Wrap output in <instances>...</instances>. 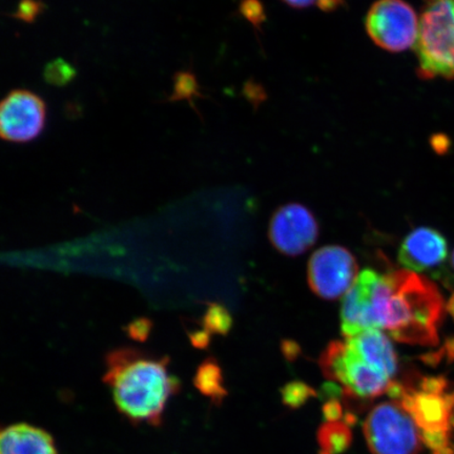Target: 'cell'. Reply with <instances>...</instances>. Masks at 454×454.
I'll list each match as a JSON object with an SVG mask.
<instances>
[{"label":"cell","instance_id":"8992f818","mask_svg":"<svg viewBox=\"0 0 454 454\" xmlns=\"http://www.w3.org/2000/svg\"><path fill=\"white\" fill-rule=\"evenodd\" d=\"M399 404L421 431L453 435L454 390L444 378H424L419 388L407 387Z\"/></svg>","mask_w":454,"mask_h":454},{"label":"cell","instance_id":"4fadbf2b","mask_svg":"<svg viewBox=\"0 0 454 454\" xmlns=\"http://www.w3.org/2000/svg\"><path fill=\"white\" fill-rule=\"evenodd\" d=\"M346 342L368 365L376 368L390 380L395 376L399 361L393 343L381 329H367L348 339Z\"/></svg>","mask_w":454,"mask_h":454},{"label":"cell","instance_id":"44dd1931","mask_svg":"<svg viewBox=\"0 0 454 454\" xmlns=\"http://www.w3.org/2000/svg\"><path fill=\"white\" fill-rule=\"evenodd\" d=\"M281 395L284 404L293 410L303 406L311 397L317 396L314 388L301 381H294L284 386Z\"/></svg>","mask_w":454,"mask_h":454},{"label":"cell","instance_id":"ffe728a7","mask_svg":"<svg viewBox=\"0 0 454 454\" xmlns=\"http://www.w3.org/2000/svg\"><path fill=\"white\" fill-rule=\"evenodd\" d=\"M43 75L48 84L64 88L76 77L77 71L64 59H56L44 67Z\"/></svg>","mask_w":454,"mask_h":454},{"label":"cell","instance_id":"7a4b0ae2","mask_svg":"<svg viewBox=\"0 0 454 454\" xmlns=\"http://www.w3.org/2000/svg\"><path fill=\"white\" fill-rule=\"evenodd\" d=\"M372 309L378 328L387 331L397 342L439 343L444 300L427 278L407 270L380 276L373 288Z\"/></svg>","mask_w":454,"mask_h":454},{"label":"cell","instance_id":"f546056e","mask_svg":"<svg viewBox=\"0 0 454 454\" xmlns=\"http://www.w3.org/2000/svg\"><path fill=\"white\" fill-rule=\"evenodd\" d=\"M452 264H453V268H454V253H453V255H452Z\"/></svg>","mask_w":454,"mask_h":454},{"label":"cell","instance_id":"d6986e66","mask_svg":"<svg viewBox=\"0 0 454 454\" xmlns=\"http://www.w3.org/2000/svg\"><path fill=\"white\" fill-rule=\"evenodd\" d=\"M202 326L211 334L227 336L232 327V317L225 306L211 303L202 317Z\"/></svg>","mask_w":454,"mask_h":454},{"label":"cell","instance_id":"ac0fdd59","mask_svg":"<svg viewBox=\"0 0 454 454\" xmlns=\"http://www.w3.org/2000/svg\"><path fill=\"white\" fill-rule=\"evenodd\" d=\"M348 345L340 340H333L320 356V367L323 374L334 382H340L343 377L345 356Z\"/></svg>","mask_w":454,"mask_h":454},{"label":"cell","instance_id":"5bb4252c","mask_svg":"<svg viewBox=\"0 0 454 454\" xmlns=\"http://www.w3.org/2000/svg\"><path fill=\"white\" fill-rule=\"evenodd\" d=\"M0 454H59V450L47 430L27 423H16L3 429Z\"/></svg>","mask_w":454,"mask_h":454},{"label":"cell","instance_id":"484cf974","mask_svg":"<svg viewBox=\"0 0 454 454\" xmlns=\"http://www.w3.org/2000/svg\"><path fill=\"white\" fill-rule=\"evenodd\" d=\"M189 338L192 346L197 349H207L211 344L212 334L201 329L189 333Z\"/></svg>","mask_w":454,"mask_h":454},{"label":"cell","instance_id":"83f0119b","mask_svg":"<svg viewBox=\"0 0 454 454\" xmlns=\"http://www.w3.org/2000/svg\"><path fill=\"white\" fill-rule=\"evenodd\" d=\"M288 7L294 9H308L311 5H319L320 0H282Z\"/></svg>","mask_w":454,"mask_h":454},{"label":"cell","instance_id":"cb8c5ba5","mask_svg":"<svg viewBox=\"0 0 454 454\" xmlns=\"http://www.w3.org/2000/svg\"><path fill=\"white\" fill-rule=\"evenodd\" d=\"M240 12L254 25L261 21V3L259 0H242Z\"/></svg>","mask_w":454,"mask_h":454},{"label":"cell","instance_id":"5b68a950","mask_svg":"<svg viewBox=\"0 0 454 454\" xmlns=\"http://www.w3.org/2000/svg\"><path fill=\"white\" fill-rule=\"evenodd\" d=\"M368 36L379 48L401 53L417 43L419 22L405 0H377L365 19Z\"/></svg>","mask_w":454,"mask_h":454},{"label":"cell","instance_id":"277c9868","mask_svg":"<svg viewBox=\"0 0 454 454\" xmlns=\"http://www.w3.org/2000/svg\"><path fill=\"white\" fill-rule=\"evenodd\" d=\"M363 430L372 454H419L425 446L421 429L411 414L394 401L374 406Z\"/></svg>","mask_w":454,"mask_h":454},{"label":"cell","instance_id":"f1b7e54d","mask_svg":"<svg viewBox=\"0 0 454 454\" xmlns=\"http://www.w3.org/2000/svg\"><path fill=\"white\" fill-rule=\"evenodd\" d=\"M450 145V142L447 141V138L444 137V136H438V137H436V141L433 144L435 151L438 153L446 152Z\"/></svg>","mask_w":454,"mask_h":454},{"label":"cell","instance_id":"d4e9b609","mask_svg":"<svg viewBox=\"0 0 454 454\" xmlns=\"http://www.w3.org/2000/svg\"><path fill=\"white\" fill-rule=\"evenodd\" d=\"M322 411L326 422H339L343 418V407L337 399L327 401Z\"/></svg>","mask_w":454,"mask_h":454},{"label":"cell","instance_id":"603a6c76","mask_svg":"<svg viewBox=\"0 0 454 454\" xmlns=\"http://www.w3.org/2000/svg\"><path fill=\"white\" fill-rule=\"evenodd\" d=\"M153 322L149 317H142L129 323L126 332L129 339L144 343L151 336Z\"/></svg>","mask_w":454,"mask_h":454},{"label":"cell","instance_id":"9c48e42d","mask_svg":"<svg viewBox=\"0 0 454 454\" xmlns=\"http://www.w3.org/2000/svg\"><path fill=\"white\" fill-rule=\"evenodd\" d=\"M319 236V226L301 204L291 203L278 209L270 224V239L278 251L286 255H299L309 251Z\"/></svg>","mask_w":454,"mask_h":454},{"label":"cell","instance_id":"ba28073f","mask_svg":"<svg viewBox=\"0 0 454 454\" xmlns=\"http://www.w3.org/2000/svg\"><path fill=\"white\" fill-rule=\"evenodd\" d=\"M357 264L353 254L342 247H325L311 255L309 263V286L325 300L338 299L354 286Z\"/></svg>","mask_w":454,"mask_h":454},{"label":"cell","instance_id":"6da1fadb","mask_svg":"<svg viewBox=\"0 0 454 454\" xmlns=\"http://www.w3.org/2000/svg\"><path fill=\"white\" fill-rule=\"evenodd\" d=\"M169 357L134 348H119L106 356L102 381L109 386L119 413L134 425L158 427L179 380L169 372Z\"/></svg>","mask_w":454,"mask_h":454},{"label":"cell","instance_id":"4316f807","mask_svg":"<svg viewBox=\"0 0 454 454\" xmlns=\"http://www.w3.org/2000/svg\"><path fill=\"white\" fill-rule=\"evenodd\" d=\"M282 353L288 361H294L301 354L300 346L294 340H286L282 343Z\"/></svg>","mask_w":454,"mask_h":454},{"label":"cell","instance_id":"30bf717a","mask_svg":"<svg viewBox=\"0 0 454 454\" xmlns=\"http://www.w3.org/2000/svg\"><path fill=\"white\" fill-rule=\"evenodd\" d=\"M380 275L372 270L361 272L343 299L340 327L346 339L353 338L367 329L378 328L372 309V293Z\"/></svg>","mask_w":454,"mask_h":454},{"label":"cell","instance_id":"8fae6325","mask_svg":"<svg viewBox=\"0 0 454 454\" xmlns=\"http://www.w3.org/2000/svg\"><path fill=\"white\" fill-rule=\"evenodd\" d=\"M397 258L407 270L417 274L434 270L447 258V242L439 231L419 227L403 241Z\"/></svg>","mask_w":454,"mask_h":454},{"label":"cell","instance_id":"9a60e30c","mask_svg":"<svg viewBox=\"0 0 454 454\" xmlns=\"http://www.w3.org/2000/svg\"><path fill=\"white\" fill-rule=\"evenodd\" d=\"M195 387L214 404H221L227 395L223 369L217 360L208 356L198 366L194 377Z\"/></svg>","mask_w":454,"mask_h":454},{"label":"cell","instance_id":"e0dca14e","mask_svg":"<svg viewBox=\"0 0 454 454\" xmlns=\"http://www.w3.org/2000/svg\"><path fill=\"white\" fill-rule=\"evenodd\" d=\"M174 88L173 93L168 98V102H177L185 100L189 102L192 109L198 114L197 107L192 102L195 98H204L200 92L195 73L192 70L178 71L173 76Z\"/></svg>","mask_w":454,"mask_h":454},{"label":"cell","instance_id":"52a82bcc","mask_svg":"<svg viewBox=\"0 0 454 454\" xmlns=\"http://www.w3.org/2000/svg\"><path fill=\"white\" fill-rule=\"evenodd\" d=\"M47 106L35 93L24 89L11 90L0 105V136L12 144H27L42 134Z\"/></svg>","mask_w":454,"mask_h":454},{"label":"cell","instance_id":"2e32d148","mask_svg":"<svg viewBox=\"0 0 454 454\" xmlns=\"http://www.w3.org/2000/svg\"><path fill=\"white\" fill-rule=\"evenodd\" d=\"M317 438L320 454H343L351 446L354 436L349 426L339 421L323 424Z\"/></svg>","mask_w":454,"mask_h":454},{"label":"cell","instance_id":"3957f363","mask_svg":"<svg viewBox=\"0 0 454 454\" xmlns=\"http://www.w3.org/2000/svg\"><path fill=\"white\" fill-rule=\"evenodd\" d=\"M416 43L423 79H454V0H423Z\"/></svg>","mask_w":454,"mask_h":454},{"label":"cell","instance_id":"7c38bea8","mask_svg":"<svg viewBox=\"0 0 454 454\" xmlns=\"http://www.w3.org/2000/svg\"><path fill=\"white\" fill-rule=\"evenodd\" d=\"M346 345L348 349H346L344 372L340 383L342 385L343 395L369 400L387 394L393 380L368 365L348 342Z\"/></svg>","mask_w":454,"mask_h":454},{"label":"cell","instance_id":"7402d4cb","mask_svg":"<svg viewBox=\"0 0 454 454\" xmlns=\"http://www.w3.org/2000/svg\"><path fill=\"white\" fill-rule=\"evenodd\" d=\"M47 5L43 0H20L14 13L8 14L11 19L32 25L36 22L38 16L43 13Z\"/></svg>","mask_w":454,"mask_h":454}]
</instances>
